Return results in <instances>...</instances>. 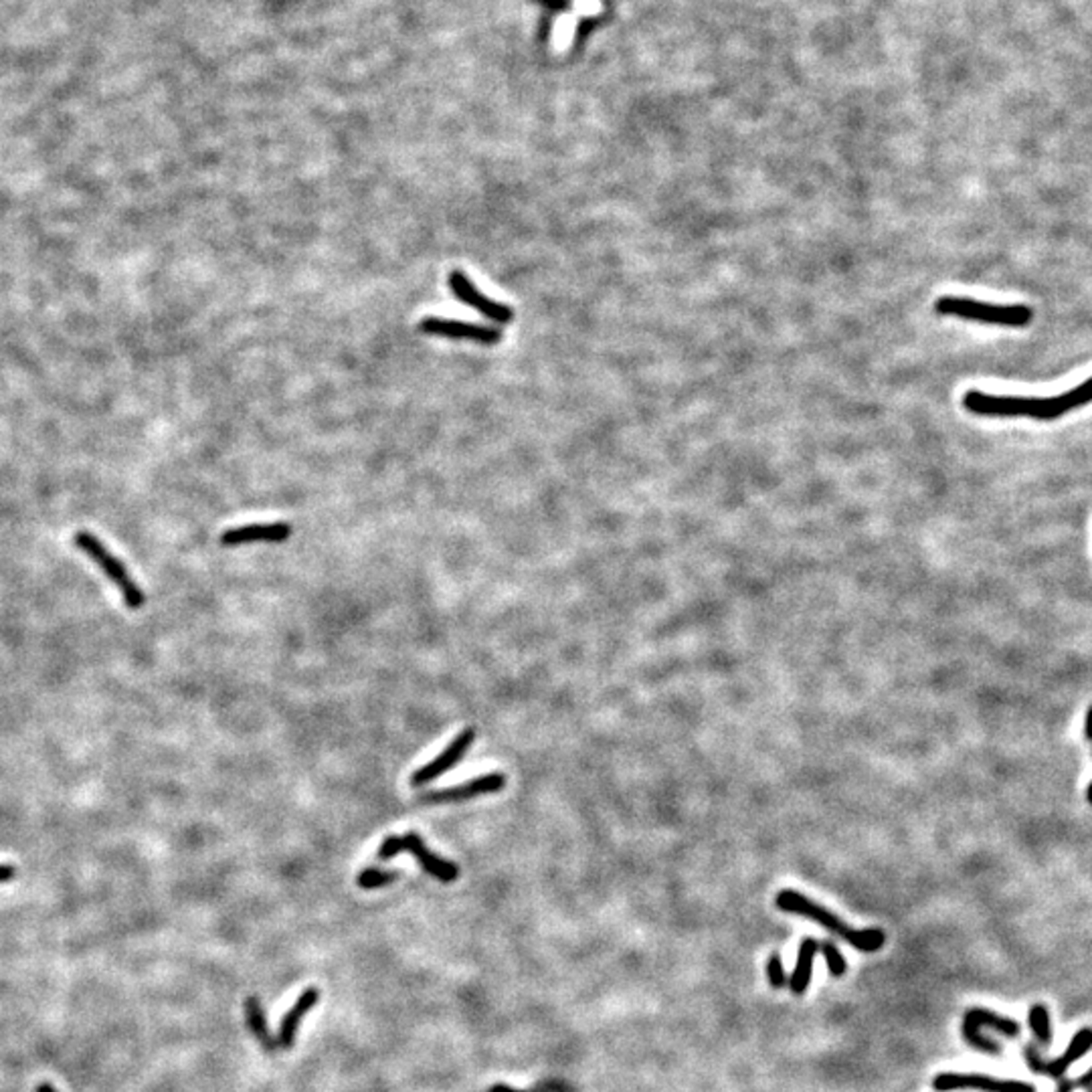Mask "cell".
<instances>
[{
  "instance_id": "1",
  "label": "cell",
  "mask_w": 1092,
  "mask_h": 1092,
  "mask_svg": "<svg viewBox=\"0 0 1092 1092\" xmlns=\"http://www.w3.org/2000/svg\"><path fill=\"white\" fill-rule=\"evenodd\" d=\"M1092 403V377L1072 391L1036 399V396H1013V395H991L983 391H967L963 396V407L981 417H1032L1040 421H1052L1063 417L1072 409L1084 407Z\"/></svg>"
},
{
  "instance_id": "2",
  "label": "cell",
  "mask_w": 1092,
  "mask_h": 1092,
  "mask_svg": "<svg viewBox=\"0 0 1092 1092\" xmlns=\"http://www.w3.org/2000/svg\"><path fill=\"white\" fill-rule=\"evenodd\" d=\"M775 904L777 908H781L783 913L799 914V916H804V919L817 922V925H821L823 929L829 930V933L842 937L846 943H850L854 949H858V951H864V953L880 951L886 943V935L882 929H864V930L852 929L850 925H846L842 919H838L834 913L828 911V908L813 903L812 898H807L805 895H801V892L797 890H781L775 898Z\"/></svg>"
},
{
  "instance_id": "3",
  "label": "cell",
  "mask_w": 1092,
  "mask_h": 1092,
  "mask_svg": "<svg viewBox=\"0 0 1092 1092\" xmlns=\"http://www.w3.org/2000/svg\"><path fill=\"white\" fill-rule=\"evenodd\" d=\"M935 310L943 316H954L961 320H971V322L991 324V326H1007V328H1023L1032 322L1034 312L1028 305H996L971 300V297L959 296H943L935 304Z\"/></svg>"
},
{
  "instance_id": "4",
  "label": "cell",
  "mask_w": 1092,
  "mask_h": 1092,
  "mask_svg": "<svg viewBox=\"0 0 1092 1092\" xmlns=\"http://www.w3.org/2000/svg\"><path fill=\"white\" fill-rule=\"evenodd\" d=\"M75 546L81 548L83 553H88L91 559H94V563H97L99 567L104 569L110 581L118 585V589L121 591V597H124L126 605L129 609H140L144 603H146V595H144L140 587L132 581V577L128 575L124 564H121L116 556L108 553V548L102 545V540H99L97 537H94V534H89V532H78L75 534Z\"/></svg>"
},
{
  "instance_id": "5",
  "label": "cell",
  "mask_w": 1092,
  "mask_h": 1092,
  "mask_svg": "<svg viewBox=\"0 0 1092 1092\" xmlns=\"http://www.w3.org/2000/svg\"><path fill=\"white\" fill-rule=\"evenodd\" d=\"M401 852L413 854V856L417 858V862H419V864H421V868L425 870V872L429 874V876H433V878H438V880H441V882H454L455 878L460 876V868H457L454 862L435 856V854L429 850V847L425 846L423 838H419L415 831H411V834L403 836V838H396V836L387 838L385 842L380 844L379 860H383V862L385 860H391V858L396 856V854H401Z\"/></svg>"
},
{
  "instance_id": "6",
  "label": "cell",
  "mask_w": 1092,
  "mask_h": 1092,
  "mask_svg": "<svg viewBox=\"0 0 1092 1092\" xmlns=\"http://www.w3.org/2000/svg\"><path fill=\"white\" fill-rule=\"evenodd\" d=\"M933 1087L938 1092L953 1090H981V1092H1036L1032 1084L1021 1080H1002L989 1074H969V1072H943L937 1074Z\"/></svg>"
},
{
  "instance_id": "7",
  "label": "cell",
  "mask_w": 1092,
  "mask_h": 1092,
  "mask_svg": "<svg viewBox=\"0 0 1092 1092\" xmlns=\"http://www.w3.org/2000/svg\"><path fill=\"white\" fill-rule=\"evenodd\" d=\"M419 330L429 336H441V338H449V340H470V342H478V345H486V346L498 345V342L502 340V332L498 330V328L460 322V320H447V318H438V316H429V318L421 320Z\"/></svg>"
},
{
  "instance_id": "8",
  "label": "cell",
  "mask_w": 1092,
  "mask_h": 1092,
  "mask_svg": "<svg viewBox=\"0 0 1092 1092\" xmlns=\"http://www.w3.org/2000/svg\"><path fill=\"white\" fill-rule=\"evenodd\" d=\"M449 289H452V294L460 300L462 304L470 305L479 314L486 316L488 320H492L496 324H508L512 322V310L508 308L506 304L494 302L490 297L484 296L482 292H478L476 286L471 284L468 276H463L462 271H452L449 273Z\"/></svg>"
},
{
  "instance_id": "9",
  "label": "cell",
  "mask_w": 1092,
  "mask_h": 1092,
  "mask_svg": "<svg viewBox=\"0 0 1092 1092\" xmlns=\"http://www.w3.org/2000/svg\"><path fill=\"white\" fill-rule=\"evenodd\" d=\"M504 785H506V777H504L502 773H490V775H482V777L471 779V781H465V783L457 785V788H452V789L427 793V796L419 797V804H427V805L462 804V801H468V799H473V797L492 796V793H498V791L504 789Z\"/></svg>"
},
{
  "instance_id": "10",
  "label": "cell",
  "mask_w": 1092,
  "mask_h": 1092,
  "mask_svg": "<svg viewBox=\"0 0 1092 1092\" xmlns=\"http://www.w3.org/2000/svg\"><path fill=\"white\" fill-rule=\"evenodd\" d=\"M473 738H476V732H473V729H468V730H463L462 735H457L452 743L447 745L446 751L439 754V757H435L431 763L419 767L415 773L411 775V785H413V788H421V785H429L431 781H435V779L446 775L449 769H454L457 763L463 759V754L468 753Z\"/></svg>"
},
{
  "instance_id": "11",
  "label": "cell",
  "mask_w": 1092,
  "mask_h": 1092,
  "mask_svg": "<svg viewBox=\"0 0 1092 1092\" xmlns=\"http://www.w3.org/2000/svg\"><path fill=\"white\" fill-rule=\"evenodd\" d=\"M1092 1050V1028H1082L1072 1036L1071 1044H1068V1048L1060 1054V1056L1054 1060L1050 1064H1042L1038 1063L1040 1056L1034 1054V1050H1028V1060L1029 1066H1032V1071H1040L1054 1076V1079H1060V1076H1064V1072L1071 1068L1072 1064L1079 1063L1082 1056H1087V1054Z\"/></svg>"
},
{
  "instance_id": "12",
  "label": "cell",
  "mask_w": 1092,
  "mask_h": 1092,
  "mask_svg": "<svg viewBox=\"0 0 1092 1092\" xmlns=\"http://www.w3.org/2000/svg\"><path fill=\"white\" fill-rule=\"evenodd\" d=\"M289 537H292V526L288 522H270L237 526V529L223 532L221 542L225 546H239L249 545V542H284Z\"/></svg>"
},
{
  "instance_id": "13",
  "label": "cell",
  "mask_w": 1092,
  "mask_h": 1092,
  "mask_svg": "<svg viewBox=\"0 0 1092 1092\" xmlns=\"http://www.w3.org/2000/svg\"><path fill=\"white\" fill-rule=\"evenodd\" d=\"M318 997H320L318 989H314V988L305 989L304 994H302L300 997H297V1002L294 1004L292 1010H289V1012L284 1015V1020H281L279 1034H278V1042H279L281 1048H292V1046H294V1040H296L297 1026H300V1021H302L304 1015L308 1013V1012L312 1010V1007H314V1005L318 1004Z\"/></svg>"
},
{
  "instance_id": "14",
  "label": "cell",
  "mask_w": 1092,
  "mask_h": 1092,
  "mask_svg": "<svg viewBox=\"0 0 1092 1092\" xmlns=\"http://www.w3.org/2000/svg\"><path fill=\"white\" fill-rule=\"evenodd\" d=\"M820 951V945H817L815 938H805L804 943L799 946L797 953V965L793 969L789 988L796 996H804L809 983H812V975H813V961L815 954Z\"/></svg>"
},
{
  "instance_id": "15",
  "label": "cell",
  "mask_w": 1092,
  "mask_h": 1092,
  "mask_svg": "<svg viewBox=\"0 0 1092 1092\" xmlns=\"http://www.w3.org/2000/svg\"><path fill=\"white\" fill-rule=\"evenodd\" d=\"M969 1028L996 1029V1032L1004 1034L1007 1038L1020 1036V1026L1013 1020L1004 1018V1015H997L989 1010H981V1007L967 1010L965 1018H963V1029H969Z\"/></svg>"
},
{
  "instance_id": "16",
  "label": "cell",
  "mask_w": 1092,
  "mask_h": 1092,
  "mask_svg": "<svg viewBox=\"0 0 1092 1092\" xmlns=\"http://www.w3.org/2000/svg\"><path fill=\"white\" fill-rule=\"evenodd\" d=\"M246 1015H247V1023H249L251 1032L255 1034L257 1040L262 1042L267 1050H276V1042H273V1038L270 1036V1029H267V1021H265V1013L262 1010V1004H259V999L255 996L247 997Z\"/></svg>"
},
{
  "instance_id": "17",
  "label": "cell",
  "mask_w": 1092,
  "mask_h": 1092,
  "mask_svg": "<svg viewBox=\"0 0 1092 1092\" xmlns=\"http://www.w3.org/2000/svg\"><path fill=\"white\" fill-rule=\"evenodd\" d=\"M1029 1028H1032V1034L1036 1036V1040L1040 1044H1050L1052 1042V1021H1050V1012L1048 1007L1042 1004H1034L1029 1007V1015H1028Z\"/></svg>"
},
{
  "instance_id": "18",
  "label": "cell",
  "mask_w": 1092,
  "mask_h": 1092,
  "mask_svg": "<svg viewBox=\"0 0 1092 1092\" xmlns=\"http://www.w3.org/2000/svg\"><path fill=\"white\" fill-rule=\"evenodd\" d=\"M396 878H399V872H383V870L379 868H366L358 876V886L364 890H374V888H383V886L395 882Z\"/></svg>"
},
{
  "instance_id": "19",
  "label": "cell",
  "mask_w": 1092,
  "mask_h": 1092,
  "mask_svg": "<svg viewBox=\"0 0 1092 1092\" xmlns=\"http://www.w3.org/2000/svg\"><path fill=\"white\" fill-rule=\"evenodd\" d=\"M821 953H823V959H826V963H828V969H829L831 975L842 977L847 971L844 954H842V951H839L834 943H831V941L823 943L821 945Z\"/></svg>"
},
{
  "instance_id": "20",
  "label": "cell",
  "mask_w": 1092,
  "mask_h": 1092,
  "mask_svg": "<svg viewBox=\"0 0 1092 1092\" xmlns=\"http://www.w3.org/2000/svg\"><path fill=\"white\" fill-rule=\"evenodd\" d=\"M767 975H769V983L773 985L775 989L783 988V985H785V969H783V963H781V957H779L777 953L771 954V959H769V963H767Z\"/></svg>"
},
{
  "instance_id": "21",
  "label": "cell",
  "mask_w": 1092,
  "mask_h": 1092,
  "mask_svg": "<svg viewBox=\"0 0 1092 1092\" xmlns=\"http://www.w3.org/2000/svg\"><path fill=\"white\" fill-rule=\"evenodd\" d=\"M17 876V868L13 864H0V882H9Z\"/></svg>"
},
{
  "instance_id": "22",
  "label": "cell",
  "mask_w": 1092,
  "mask_h": 1092,
  "mask_svg": "<svg viewBox=\"0 0 1092 1092\" xmlns=\"http://www.w3.org/2000/svg\"><path fill=\"white\" fill-rule=\"evenodd\" d=\"M1074 1087H1092V1068H1090L1087 1074L1080 1076V1079L1074 1082Z\"/></svg>"
},
{
  "instance_id": "23",
  "label": "cell",
  "mask_w": 1092,
  "mask_h": 1092,
  "mask_svg": "<svg viewBox=\"0 0 1092 1092\" xmlns=\"http://www.w3.org/2000/svg\"><path fill=\"white\" fill-rule=\"evenodd\" d=\"M1084 735H1087L1088 740H1092V706L1088 708V713H1087V724H1084Z\"/></svg>"
},
{
  "instance_id": "24",
  "label": "cell",
  "mask_w": 1092,
  "mask_h": 1092,
  "mask_svg": "<svg viewBox=\"0 0 1092 1092\" xmlns=\"http://www.w3.org/2000/svg\"><path fill=\"white\" fill-rule=\"evenodd\" d=\"M35 1092H57V1090H55V1088H53V1087H51V1084H47V1082H43V1084H39V1087H37V1088H35Z\"/></svg>"
},
{
  "instance_id": "25",
  "label": "cell",
  "mask_w": 1092,
  "mask_h": 1092,
  "mask_svg": "<svg viewBox=\"0 0 1092 1092\" xmlns=\"http://www.w3.org/2000/svg\"><path fill=\"white\" fill-rule=\"evenodd\" d=\"M1058 1092H1072V1084H1071V1082H1066V1084H1063V1087H1060V1088H1058Z\"/></svg>"
},
{
  "instance_id": "26",
  "label": "cell",
  "mask_w": 1092,
  "mask_h": 1092,
  "mask_svg": "<svg viewBox=\"0 0 1092 1092\" xmlns=\"http://www.w3.org/2000/svg\"><path fill=\"white\" fill-rule=\"evenodd\" d=\"M492 1092H516V1090H512V1088H508V1087H494V1088H492Z\"/></svg>"
},
{
  "instance_id": "27",
  "label": "cell",
  "mask_w": 1092,
  "mask_h": 1092,
  "mask_svg": "<svg viewBox=\"0 0 1092 1092\" xmlns=\"http://www.w3.org/2000/svg\"><path fill=\"white\" fill-rule=\"evenodd\" d=\"M1087 797H1088V801L1092 804V783L1088 785V789H1087Z\"/></svg>"
},
{
  "instance_id": "28",
  "label": "cell",
  "mask_w": 1092,
  "mask_h": 1092,
  "mask_svg": "<svg viewBox=\"0 0 1092 1092\" xmlns=\"http://www.w3.org/2000/svg\"><path fill=\"white\" fill-rule=\"evenodd\" d=\"M1090 1092H1092V1088H1090Z\"/></svg>"
}]
</instances>
